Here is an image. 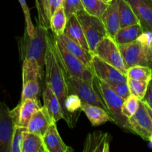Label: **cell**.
I'll return each instance as SVG.
<instances>
[{
  "mask_svg": "<svg viewBox=\"0 0 152 152\" xmlns=\"http://www.w3.org/2000/svg\"><path fill=\"white\" fill-rule=\"evenodd\" d=\"M15 124L10 110L4 102H0V152H10Z\"/></svg>",
  "mask_w": 152,
  "mask_h": 152,
  "instance_id": "8fae6325",
  "label": "cell"
},
{
  "mask_svg": "<svg viewBox=\"0 0 152 152\" xmlns=\"http://www.w3.org/2000/svg\"><path fill=\"white\" fill-rule=\"evenodd\" d=\"M43 104L48 111L52 120L57 123L61 119L64 118L63 111L59 99L48 86L46 85L42 93Z\"/></svg>",
  "mask_w": 152,
  "mask_h": 152,
  "instance_id": "ac0fdd59",
  "label": "cell"
},
{
  "mask_svg": "<svg viewBox=\"0 0 152 152\" xmlns=\"http://www.w3.org/2000/svg\"><path fill=\"white\" fill-rule=\"evenodd\" d=\"M67 22L68 16L65 13L64 5H62L55 11L50 19V28L53 35L59 37L63 34Z\"/></svg>",
  "mask_w": 152,
  "mask_h": 152,
  "instance_id": "d4e9b609",
  "label": "cell"
},
{
  "mask_svg": "<svg viewBox=\"0 0 152 152\" xmlns=\"http://www.w3.org/2000/svg\"><path fill=\"white\" fill-rule=\"evenodd\" d=\"M111 135L102 132H94L86 137L83 145L84 152H108L110 151Z\"/></svg>",
  "mask_w": 152,
  "mask_h": 152,
  "instance_id": "5bb4252c",
  "label": "cell"
},
{
  "mask_svg": "<svg viewBox=\"0 0 152 152\" xmlns=\"http://www.w3.org/2000/svg\"><path fill=\"white\" fill-rule=\"evenodd\" d=\"M56 37L64 45V46L66 48L67 50L70 53H72L74 56L78 58L79 59H80L86 66L91 68V61L94 54H92L91 52H88L86 50H85L81 45H80L78 43H77L74 40L70 39L65 34Z\"/></svg>",
  "mask_w": 152,
  "mask_h": 152,
  "instance_id": "44dd1931",
  "label": "cell"
},
{
  "mask_svg": "<svg viewBox=\"0 0 152 152\" xmlns=\"http://www.w3.org/2000/svg\"><path fill=\"white\" fill-rule=\"evenodd\" d=\"M127 83L129 85V90L132 94L137 96L140 100H142L145 96L147 92L148 86L149 83L141 80H134V79L128 78Z\"/></svg>",
  "mask_w": 152,
  "mask_h": 152,
  "instance_id": "f546056e",
  "label": "cell"
},
{
  "mask_svg": "<svg viewBox=\"0 0 152 152\" xmlns=\"http://www.w3.org/2000/svg\"><path fill=\"white\" fill-rule=\"evenodd\" d=\"M54 37V45L56 53L68 76L78 77L93 85L94 74L91 68L86 66L80 59L70 53L59 39Z\"/></svg>",
  "mask_w": 152,
  "mask_h": 152,
  "instance_id": "277c9868",
  "label": "cell"
},
{
  "mask_svg": "<svg viewBox=\"0 0 152 152\" xmlns=\"http://www.w3.org/2000/svg\"><path fill=\"white\" fill-rule=\"evenodd\" d=\"M148 141H150V142H151V143L152 144V134L151 135V137H150V138H149V140Z\"/></svg>",
  "mask_w": 152,
  "mask_h": 152,
  "instance_id": "ab89813d",
  "label": "cell"
},
{
  "mask_svg": "<svg viewBox=\"0 0 152 152\" xmlns=\"http://www.w3.org/2000/svg\"><path fill=\"white\" fill-rule=\"evenodd\" d=\"M94 55L99 56L102 60L115 67L126 75L127 74L128 68L119 45L110 36L107 35L99 42L94 52Z\"/></svg>",
  "mask_w": 152,
  "mask_h": 152,
  "instance_id": "52a82bcc",
  "label": "cell"
},
{
  "mask_svg": "<svg viewBox=\"0 0 152 152\" xmlns=\"http://www.w3.org/2000/svg\"><path fill=\"white\" fill-rule=\"evenodd\" d=\"M22 152H48L42 137L28 131L23 140Z\"/></svg>",
  "mask_w": 152,
  "mask_h": 152,
  "instance_id": "cb8c5ba5",
  "label": "cell"
},
{
  "mask_svg": "<svg viewBox=\"0 0 152 152\" xmlns=\"http://www.w3.org/2000/svg\"><path fill=\"white\" fill-rule=\"evenodd\" d=\"M127 68L135 65L152 68V48L137 40L119 45Z\"/></svg>",
  "mask_w": 152,
  "mask_h": 152,
  "instance_id": "8992f818",
  "label": "cell"
},
{
  "mask_svg": "<svg viewBox=\"0 0 152 152\" xmlns=\"http://www.w3.org/2000/svg\"><path fill=\"white\" fill-rule=\"evenodd\" d=\"M150 47H151V48H152V39H151V43H150Z\"/></svg>",
  "mask_w": 152,
  "mask_h": 152,
  "instance_id": "60d3db41",
  "label": "cell"
},
{
  "mask_svg": "<svg viewBox=\"0 0 152 152\" xmlns=\"http://www.w3.org/2000/svg\"><path fill=\"white\" fill-rule=\"evenodd\" d=\"M64 0H48V8L49 16L50 17L53 16L56 10L60 6L63 5Z\"/></svg>",
  "mask_w": 152,
  "mask_h": 152,
  "instance_id": "d590c367",
  "label": "cell"
},
{
  "mask_svg": "<svg viewBox=\"0 0 152 152\" xmlns=\"http://www.w3.org/2000/svg\"><path fill=\"white\" fill-rule=\"evenodd\" d=\"M129 124L131 132L136 134L145 140H149L152 134V120L142 100H140L134 115L129 118Z\"/></svg>",
  "mask_w": 152,
  "mask_h": 152,
  "instance_id": "9c48e42d",
  "label": "cell"
},
{
  "mask_svg": "<svg viewBox=\"0 0 152 152\" xmlns=\"http://www.w3.org/2000/svg\"><path fill=\"white\" fill-rule=\"evenodd\" d=\"M126 76L128 78L150 83L152 77V68L141 65H135L128 68Z\"/></svg>",
  "mask_w": 152,
  "mask_h": 152,
  "instance_id": "83f0119b",
  "label": "cell"
},
{
  "mask_svg": "<svg viewBox=\"0 0 152 152\" xmlns=\"http://www.w3.org/2000/svg\"><path fill=\"white\" fill-rule=\"evenodd\" d=\"M53 121L44 105L34 113L28 126V132L43 137L50 125Z\"/></svg>",
  "mask_w": 152,
  "mask_h": 152,
  "instance_id": "e0dca14e",
  "label": "cell"
},
{
  "mask_svg": "<svg viewBox=\"0 0 152 152\" xmlns=\"http://www.w3.org/2000/svg\"><path fill=\"white\" fill-rule=\"evenodd\" d=\"M143 31L140 24L129 25L124 28H120L114 37V39L119 45L127 44L137 40Z\"/></svg>",
  "mask_w": 152,
  "mask_h": 152,
  "instance_id": "603a6c76",
  "label": "cell"
},
{
  "mask_svg": "<svg viewBox=\"0 0 152 152\" xmlns=\"http://www.w3.org/2000/svg\"><path fill=\"white\" fill-rule=\"evenodd\" d=\"M150 83H151V84H152V77H151V81H150Z\"/></svg>",
  "mask_w": 152,
  "mask_h": 152,
  "instance_id": "7bdbcfd3",
  "label": "cell"
},
{
  "mask_svg": "<svg viewBox=\"0 0 152 152\" xmlns=\"http://www.w3.org/2000/svg\"><path fill=\"white\" fill-rule=\"evenodd\" d=\"M91 67L95 77L105 83H116L127 82L128 77L126 74L96 55H93Z\"/></svg>",
  "mask_w": 152,
  "mask_h": 152,
  "instance_id": "30bf717a",
  "label": "cell"
},
{
  "mask_svg": "<svg viewBox=\"0 0 152 152\" xmlns=\"http://www.w3.org/2000/svg\"><path fill=\"white\" fill-rule=\"evenodd\" d=\"M145 105H146L147 110H148V114H149L150 117H151V120H152V110L151 109V108H149V107L148 106V105H147L146 103H145Z\"/></svg>",
  "mask_w": 152,
  "mask_h": 152,
  "instance_id": "f35d334b",
  "label": "cell"
},
{
  "mask_svg": "<svg viewBox=\"0 0 152 152\" xmlns=\"http://www.w3.org/2000/svg\"><path fill=\"white\" fill-rule=\"evenodd\" d=\"M108 36L115 37L120 28V19L119 13L118 0H112L108 3V6L101 17Z\"/></svg>",
  "mask_w": 152,
  "mask_h": 152,
  "instance_id": "9a60e30c",
  "label": "cell"
},
{
  "mask_svg": "<svg viewBox=\"0 0 152 152\" xmlns=\"http://www.w3.org/2000/svg\"><path fill=\"white\" fill-rule=\"evenodd\" d=\"M19 1L21 7H22V10H23L24 14H25V22H26V28H25V30L31 37H33L34 35V33H35V27H34L32 20H31L30 9L27 5L25 0H19Z\"/></svg>",
  "mask_w": 152,
  "mask_h": 152,
  "instance_id": "d6a6232c",
  "label": "cell"
},
{
  "mask_svg": "<svg viewBox=\"0 0 152 152\" xmlns=\"http://www.w3.org/2000/svg\"><path fill=\"white\" fill-rule=\"evenodd\" d=\"M45 71L46 85L51 88L58 97L63 111V120H65L70 128H72L71 120L65 109V101L70 94L66 81V73L55 48L53 34L51 35L49 33L45 57Z\"/></svg>",
  "mask_w": 152,
  "mask_h": 152,
  "instance_id": "6da1fadb",
  "label": "cell"
},
{
  "mask_svg": "<svg viewBox=\"0 0 152 152\" xmlns=\"http://www.w3.org/2000/svg\"><path fill=\"white\" fill-rule=\"evenodd\" d=\"M81 111L86 114V117H88L93 126H100L105 124L107 122L114 123V120L108 114V111L100 107L83 102L81 105Z\"/></svg>",
  "mask_w": 152,
  "mask_h": 152,
  "instance_id": "ffe728a7",
  "label": "cell"
},
{
  "mask_svg": "<svg viewBox=\"0 0 152 152\" xmlns=\"http://www.w3.org/2000/svg\"><path fill=\"white\" fill-rule=\"evenodd\" d=\"M39 80H42V78L39 75L22 79V91L20 102H24L27 99H39L40 92Z\"/></svg>",
  "mask_w": 152,
  "mask_h": 152,
  "instance_id": "7402d4cb",
  "label": "cell"
},
{
  "mask_svg": "<svg viewBox=\"0 0 152 152\" xmlns=\"http://www.w3.org/2000/svg\"><path fill=\"white\" fill-rule=\"evenodd\" d=\"M28 128L22 126H15L12 137L10 152H22V143L25 133L28 132Z\"/></svg>",
  "mask_w": 152,
  "mask_h": 152,
  "instance_id": "1f68e13d",
  "label": "cell"
},
{
  "mask_svg": "<svg viewBox=\"0 0 152 152\" xmlns=\"http://www.w3.org/2000/svg\"><path fill=\"white\" fill-rule=\"evenodd\" d=\"M152 39V31H143V33L139 36L137 40L143 45L150 46V43Z\"/></svg>",
  "mask_w": 152,
  "mask_h": 152,
  "instance_id": "8d00e7d4",
  "label": "cell"
},
{
  "mask_svg": "<svg viewBox=\"0 0 152 152\" xmlns=\"http://www.w3.org/2000/svg\"><path fill=\"white\" fill-rule=\"evenodd\" d=\"M145 103L148 105V106L152 110V84L149 83L147 89V92L145 94V96L142 99Z\"/></svg>",
  "mask_w": 152,
  "mask_h": 152,
  "instance_id": "74e56055",
  "label": "cell"
},
{
  "mask_svg": "<svg viewBox=\"0 0 152 152\" xmlns=\"http://www.w3.org/2000/svg\"><path fill=\"white\" fill-rule=\"evenodd\" d=\"M66 81L70 94H75L83 102L100 107L108 111L106 105L100 95L94 88L93 85L78 77L68 76L67 74Z\"/></svg>",
  "mask_w": 152,
  "mask_h": 152,
  "instance_id": "ba28073f",
  "label": "cell"
},
{
  "mask_svg": "<svg viewBox=\"0 0 152 152\" xmlns=\"http://www.w3.org/2000/svg\"><path fill=\"white\" fill-rule=\"evenodd\" d=\"M48 29L37 22L35 33L31 37L25 30L23 37L19 40V53L22 61L34 60L37 62L42 71L45 70V57L48 45Z\"/></svg>",
  "mask_w": 152,
  "mask_h": 152,
  "instance_id": "7a4b0ae2",
  "label": "cell"
},
{
  "mask_svg": "<svg viewBox=\"0 0 152 152\" xmlns=\"http://www.w3.org/2000/svg\"><path fill=\"white\" fill-rule=\"evenodd\" d=\"M38 12V23L44 28H50V16L48 8V0H35Z\"/></svg>",
  "mask_w": 152,
  "mask_h": 152,
  "instance_id": "f1b7e54d",
  "label": "cell"
},
{
  "mask_svg": "<svg viewBox=\"0 0 152 152\" xmlns=\"http://www.w3.org/2000/svg\"><path fill=\"white\" fill-rule=\"evenodd\" d=\"M41 107L39 99H27L24 102H19L13 110H10L15 126L28 127L32 116Z\"/></svg>",
  "mask_w": 152,
  "mask_h": 152,
  "instance_id": "7c38bea8",
  "label": "cell"
},
{
  "mask_svg": "<svg viewBox=\"0 0 152 152\" xmlns=\"http://www.w3.org/2000/svg\"><path fill=\"white\" fill-rule=\"evenodd\" d=\"M105 1H108V2H110V1H112V0H105Z\"/></svg>",
  "mask_w": 152,
  "mask_h": 152,
  "instance_id": "b9f144b4",
  "label": "cell"
},
{
  "mask_svg": "<svg viewBox=\"0 0 152 152\" xmlns=\"http://www.w3.org/2000/svg\"><path fill=\"white\" fill-rule=\"evenodd\" d=\"M133 8L144 31H152V0H126Z\"/></svg>",
  "mask_w": 152,
  "mask_h": 152,
  "instance_id": "4fadbf2b",
  "label": "cell"
},
{
  "mask_svg": "<svg viewBox=\"0 0 152 152\" xmlns=\"http://www.w3.org/2000/svg\"><path fill=\"white\" fill-rule=\"evenodd\" d=\"M111 89H112L117 95L126 99L131 94L129 85L126 83H106Z\"/></svg>",
  "mask_w": 152,
  "mask_h": 152,
  "instance_id": "e575fe53",
  "label": "cell"
},
{
  "mask_svg": "<svg viewBox=\"0 0 152 152\" xmlns=\"http://www.w3.org/2000/svg\"></svg>",
  "mask_w": 152,
  "mask_h": 152,
  "instance_id": "ee69618b",
  "label": "cell"
},
{
  "mask_svg": "<svg viewBox=\"0 0 152 152\" xmlns=\"http://www.w3.org/2000/svg\"><path fill=\"white\" fill-rule=\"evenodd\" d=\"M63 5L68 18L83 10L81 0H64Z\"/></svg>",
  "mask_w": 152,
  "mask_h": 152,
  "instance_id": "836d02e7",
  "label": "cell"
},
{
  "mask_svg": "<svg viewBox=\"0 0 152 152\" xmlns=\"http://www.w3.org/2000/svg\"><path fill=\"white\" fill-rule=\"evenodd\" d=\"M93 87L103 99L108 114L113 118L114 123L122 129L130 132L129 119L125 117L122 112V107L125 99L110 88L105 82L99 80L95 76L93 80Z\"/></svg>",
  "mask_w": 152,
  "mask_h": 152,
  "instance_id": "3957f363",
  "label": "cell"
},
{
  "mask_svg": "<svg viewBox=\"0 0 152 152\" xmlns=\"http://www.w3.org/2000/svg\"><path fill=\"white\" fill-rule=\"evenodd\" d=\"M140 102V99L135 95L131 94L123 102L122 107V112L123 115L128 119L134 115L139 108Z\"/></svg>",
  "mask_w": 152,
  "mask_h": 152,
  "instance_id": "4dcf8cb0",
  "label": "cell"
},
{
  "mask_svg": "<svg viewBox=\"0 0 152 152\" xmlns=\"http://www.w3.org/2000/svg\"><path fill=\"white\" fill-rule=\"evenodd\" d=\"M48 152H69L73 149L63 142L56 127V123L53 122L42 137Z\"/></svg>",
  "mask_w": 152,
  "mask_h": 152,
  "instance_id": "2e32d148",
  "label": "cell"
},
{
  "mask_svg": "<svg viewBox=\"0 0 152 152\" xmlns=\"http://www.w3.org/2000/svg\"><path fill=\"white\" fill-rule=\"evenodd\" d=\"M77 16L82 25L91 53L94 54L99 42L108 35L102 19L89 14L84 10L77 12Z\"/></svg>",
  "mask_w": 152,
  "mask_h": 152,
  "instance_id": "5b68a950",
  "label": "cell"
},
{
  "mask_svg": "<svg viewBox=\"0 0 152 152\" xmlns=\"http://www.w3.org/2000/svg\"><path fill=\"white\" fill-rule=\"evenodd\" d=\"M119 13L120 19V28L129 25L139 24L137 17L134 12L133 8L126 0H118Z\"/></svg>",
  "mask_w": 152,
  "mask_h": 152,
  "instance_id": "484cf974",
  "label": "cell"
},
{
  "mask_svg": "<svg viewBox=\"0 0 152 152\" xmlns=\"http://www.w3.org/2000/svg\"><path fill=\"white\" fill-rule=\"evenodd\" d=\"M64 34L74 42L78 43L85 50L91 52L89 50L88 45L86 41V37H85L84 31L76 13L68 18V22H67Z\"/></svg>",
  "mask_w": 152,
  "mask_h": 152,
  "instance_id": "d6986e66",
  "label": "cell"
},
{
  "mask_svg": "<svg viewBox=\"0 0 152 152\" xmlns=\"http://www.w3.org/2000/svg\"><path fill=\"white\" fill-rule=\"evenodd\" d=\"M83 10L92 16L102 17V14L108 6V1L105 0H81Z\"/></svg>",
  "mask_w": 152,
  "mask_h": 152,
  "instance_id": "4316f807",
  "label": "cell"
}]
</instances>
